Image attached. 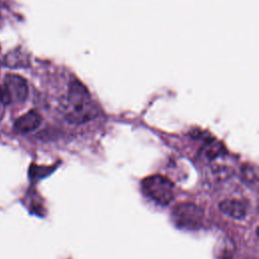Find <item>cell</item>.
Wrapping results in <instances>:
<instances>
[{
	"instance_id": "obj_3",
	"label": "cell",
	"mask_w": 259,
	"mask_h": 259,
	"mask_svg": "<svg viewBox=\"0 0 259 259\" xmlns=\"http://www.w3.org/2000/svg\"><path fill=\"white\" fill-rule=\"evenodd\" d=\"M172 218L177 227L194 230L199 228L202 223L203 210L192 202H183L174 207Z\"/></svg>"
},
{
	"instance_id": "obj_2",
	"label": "cell",
	"mask_w": 259,
	"mask_h": 259,
	"mask_svg": "<svg viewBox=\"0 0 259 259\" xmlns=\"http://www.w3.org/2000/svg\"><path fill=\"white\" fill-rule=\"evenodd\" d=\"M144 193L161 205L169 204L174 197L173 183L162 175H151L142 181Z\"/></svg>"
},
{
	"instance_id": "obj_5",
	"label": "cell",
	"mask_w": 259,
	"mask_h": 259,
	"mask_svg": "<svg viewBox=\"0 0 259 259\" xmlns=\"http://www.w3.org/2000/svg\"><path fill=\"white\" fill-rule=\"evenodd\" d=\"M221 211L235 220H243L248 212V205L240 199H225L219 205Z\"/></svg>"
},
{
	"instance_id": "obj_6",
	"label": "cell",
	"mask_w": 259,
	"mask_h": 259,
	"mask_svg": "<svg viewBox=\"0 0 259 259\" xmlns=\"http://www.w3.org/2000/svg\"><path fill=\"white\" fill-rule=\"evenodd\" d=\"M41 122V116L34 110H30L20 117L14 123V128L19 133H29L35 130Z\"/></svg>"
},
{
	"instance_id": "obj_1",
	"label": "cell",
	"mask_w": 259,
	"mask_h": 259,
	"mask_svg": "<svg viewBox=\"0 0 259 259\" xmlns=\"http://www.w3.org/2000/svg\"><path fill=\"white\" fill-rule=\"evenodd\" d=\"M64 117L73 124H82L98 115V107L86 87L78 80L69 83L68 92L61 101Z\"/></svg>"
},
{
	"instance_id": "obj_7",
	"label": "cell",
	"mask_w": 259,
	"mask_h": 259,
	"mask_svg": "<svg viewBox=\"0 0 259 259\" xmlns=\"http://www.w3.org/2000/svg\"><path fill=\"white\" fill-rule=\"evenodd\" d=\"M223 151H224V149L222 148V145L220 143H211L206 148L205 153L209 159H213L214 157L220 155Z\"/></svg>"
},
{
	"instance_id": "obj_4",
	"label": "cell",
	"mask_w": 259,
	"mask_h": 259,
	"mask_svg": "<svg viewBox=\"0 0 259 259\" xmlns=\"http://www.w3.org/2000/svg\"><path fill=\"white\" fill-rule=\"evenodd\" d=\"M3 89L8 103H22L28 95V86L24 78L16 74H7L4 78Z\"/></svg>"
},
{
	"instance_id": "obj_8",
	"label": "cell",
	"mask_w": 259,
	"mask_h": 259,
	"mask_svg": "<svg viewBox=\"0 0 259 259\" xmlns=\"http://www.w3.org/2000/svg\"><path fill=\"white\" fill-rule=\"evenodd\" d=\"M7 103H8V100H7L5 91H4L3 87L0 86V106H1L2 104H7Z\"/></svg>"
}]
</instances>
